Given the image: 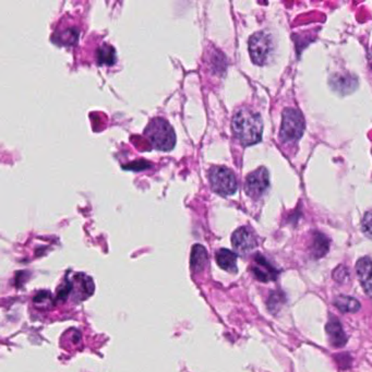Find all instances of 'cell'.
Returning <instances> with one entry per match:
<instances>
[{
  "label": "cell",
  "mask_w": 372,
  "mask_h": 372,
  "mask_svg": "<svg viewBox=\"0 0 372 372\" xmlns=\"http://www.w3.org/2000/svg\"><path fill=\"white\" fill-rule=\"evenodd\" d=\"M234 134L241 145H256L262 138L263 123L259 114L248 108H241L234 115L231 123Z\"/></svg>",
  "instance_id": "obj_1"
},
{
  "label": "cell",
  "mask_w": 372,
  "mask_h": 372,
  "mask_svg": "<svg viewBox=\"0 0 372 372\" xmlns=\"http://www.w3.org/2000/svg\"><path fill=\"white\" fill-rule=\"evenodd\" d=\"M145 136L149 145L160 151H171L176 145L175 132L165 119H153L145 128Z\"/></svg>",
  "instance_id": "obj_2"
},
{
  "label": "cell",
  "mask_w": 372,
  "mask_h": 372,
  "mask_svg": "<svg viewBox=\"0 0 372 372\" xmlns=\"http://www.w3.org/2000/svg\"><path fill=\"white\" fill-rule=\"evenodd\" d=\"M304 130V116L295 108H286L280 126V140L284 143H293L302 138Z\"/></svg>",
  "instance_id": "obj_3"
},
{
  "label": "cell",
  "mask_w": 372,
  "mask_h": 372,
  "mask_svg": "<svg viewBox=\"0 0 372 372\" xmlns=\"http://www.w3.org/2000/svg\"><path fill=\"white\" fill-rule=\"evenodd\" d=\"M211 187L213 192L220 196H231L237 190V179L229 168L223 166H214L209 172Z\"/></svg>",
  "instance_id": "obj_4"
},
{
  "label": "cell",
  "mask_w": 372,
  "mask_h": 372,
  "mask_svg": "<svg viewBox=\"0 0 372 372\" xmlns=\"http://www.w3.org/2000/svg\"><path fill=\"white\" fill-rule=\"evenodd\" d=\"M273 44L271 37L265 32L254 33L249 40V53L256 65L263 66L269 61L272 53Z\"/></svg>",
  "instance_id": "obj_5"
},
{
  "label": "cell",
  "mask_w": 372,
  "mask_h": 372,
  "mask_svg": "<svg viewBox=\"0 0 372 372\" xmlns=\"http://www.w3.org/2000/svg\"><path fill=\"white\" fill-rule=\"evenodd\" d=\"M269 184V173L265 167H261L247 177L245 190L252 199H258L267 192Z\"/></svg>",
  "instance_id": "obj_6"
},
{
  "label": "cell",
  "mask_w": 372,
  "mask_h": 372,
  "mask_svg": "<svg viewBox=\"0 0 372 372\" xmlns=\"http://www.w3.org/2000/svg\"><path fill=\"white\" fill-rule=\"evenodd\" d=\"M233 246L239 254H248L258 246L257 237L248 227H240L233 234L231 237Z\"/></svg>",
  "instance_id": "obj_7"
},
{
  "label": "cell",
  "mask_w": 372,
  "mask_h": 372,
  "mask_svg": "<svg viewBox=\"0 0 372 372\" xmlns=\"http://www.w3.org/2000/svg\"><path fill=\"white\" fill-rule=\"evenodd\" d=\"M356 272L364 291L372 297V261L370 258L364 257L358 260Z\"/></svg>",
  "instance_id": "obj_8"
},
{
  "label": "cell",
  "mask_w": 372,
  "mask_h": 372,
  "mask_svg": "<svg viewBox=\"0 0 372 372\" xmlns=\"http://www.w3.org/2000/svg\"><path fill=\"white\" fill-rule=\"evenodd\" d=\"M254 276L261 282H270L274 280L278 276V272L272 265H269L267 260L261 256H257L254 259V265L252 267Z\"/></svg>",
  "instance_id": "obj_9"
},
{
  "label": "cell",
  "mask_w": 372,
  "mask_h": 372,
  "mask_svg": "<svg viewBox=\"0 0 372 372\" xmlns=\"http://www.w3.org/2000/svg\"><path fill=\"white\" fill-rule=\"evenodd\" d=\"M327 333H328L330 343L334 347H342L347 342V336L342 328L341 323L338 320L331 319L327 324Z\"/></svg>",
  "instance_id": "obj_10"
},
{
  "label": "cell",
  "mask_w": 372,
  "mask_h": 372,
  "mask_svg": "<svg viewBox=\"0 0 372 372\" xmlns=\"http://www.w3.org/2000/svg\"><path fill=\"white\" fill-rule=\"evenodd\" d=\"M216 262L227 272H237V256L235 252L228 249L218 250L216 254Z\"/></svg>",
  "instance_id": "obj_11"
},
{
  "label": "cell",
  "mask_w": 372,
  "mask_h": 372,
  "mask_svg": "<svg viewBox=\"0 0 372 372\" xmlns=\"http://www.w3.org/2000/svg\"><path fill=\"white\" fill-rule=\"evenodd\" d=\"M207 263V254L205 247L196 245L192 251V269L194 272H201L205 270Z\"/></svg>",
  "instance_id": "obj_12"
},
{
  "label": "cell",
  "mask_w": 372,
  "mask_h": 372,
  "mask_svg": "<svg viewBox=\"0 0 372 372\" xmlns=\"http://www.w3.org/2000/svg\"><path fill=\"white\" fill-rule=\"evenodd\" d=\"M334 304L340 311L345 312V313H354V312H357L360 309V304H359L357 299L353 298V297L344 296V295L336 297Z\"/></svg>",
  "instance_id": "obj_13"
},
{
  "label": "cell",
  "mask_w": 372,
  "mask_h": 372,
  "mask_svg": "<svg viewBox=\"0 0 372 372\" xmlns=\"http://www.w3.org/2000/svg\"><path fill=\"white\" fill-rule=\"evenodd\" d=\"M97 61L101 65H106V66L114 65L116 61L115 50L110 45H103L102 48L97 50Z\"/></svg>",
  "instance_id": "obj_14"
},
{
  "label": "cell",
  "mask_w": 372,
  "mask_h": 372,
  "mask_svg": "<svg viewBox=\"0 0 372 372\" xmlns=\"http://www.w3.org/2000/svg\"><path fill=\"white\" fill-rule=\"evenodd\" d=\"M329 250V241L327 237L322 234H317L313 239V246H312V254L316 258H321L324 256Z\"/></svg>",
  "instance_id": "obj_15"
},
{
  "label": "cell",
  "mask_w": 372,
  "mask_h": 372,
  "mask_svg": "<svg viewBox=\"0 0 372 372\" xmlns=\"http://www.w3.org/2000/svg\"><path fill=\"white\" fill-rule=\"evenodd\" d=\"M362 231L368 238L372 239V210L364 214L362 218Z\"/></svg>",
  "instance_id": "obj_16"
},
{
  "label": "cell",
  "mask_w": 372,
  "mask_h": 372,
  "mask_svg": "<svg viewBox=\"0 0 372 372\" xmlns=\"http://www.w3.org/2000/svg\"><path fill=\"white\" fill-rule=\"evenodd\" d=\"M349 272L347 267L344 265H340L338 269L333 272V278L338 282V283H345L346 280H349Z\"/></svg>",
  "instance_id": "obj_17"
}]
</instances>
